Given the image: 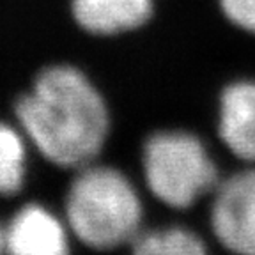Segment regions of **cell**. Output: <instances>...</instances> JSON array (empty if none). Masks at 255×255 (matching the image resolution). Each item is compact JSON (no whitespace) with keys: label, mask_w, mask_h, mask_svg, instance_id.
<instances>
[{"label":"cell","mask_w":255,"mask_h":255,"mask_svg":"<svg viewBox=\"0 0 255 255\" xmlns=\"http://www.w3.org/2000/svg\"><path fill=\"white\" fill-rule=\"evenodd\" d=\"M131 243V255H207L202 239L181 227L140 232Z\"/></svg>","instance_id":"cell-8"},{"label":"cell","mask_w":255,"mask_h":255,"mask_svg":"<svg viewBox=\"0 0 255 255\" xmlns=\"http://www.w3.org/2000/svg\"><path fill=\"white\" fill-rule=\"evenodd\" d=\"M66 216L76 238L96 250L126 245L140 234L142 204L117 168H84L71 183Z\"/></svg>","instance_id":"cell-2"},{"label":"cell","mask_w":255,"mask_h":255,"mask_svg":"<svg viewBox=\"0 0 255 255\" xmlns=\"http://www.w3.org/2000/svg\"><path fill=\"white\" fill-rule=\"evenodd\" d=\"M220 136L238 158L255 161V82H236L220 98Z\"/></svg>","instance_id":"cell-6"},{"label":"cell","mask_w":255,"mask_h":255,"mask_svg":"<svg viewBox=\"0 0 255 255\" xmlns=\"http://www.w3.org/2000/svg\"><path fill=\"white\" fill-rule=\"evenodd\" d=\"M211 225L236 255H255V170L231 175L216 188Z\"/></svg>","instance_id":"cell-4"},{"label":"cell","mask_w":255,"mask_h":255,"mask_svg":"<svg viewBox=\"0 0 255 255\" xmlns=\"http://www.w3.org/2000/svg\"><path fill=\"white\" fill-rule=\"evenodd\" d=\"M16 117L37 151L59 167L87 165L108 135L103 98L84 73L68 64L37 75L16 103Z\"/></svg>","instance_id":"cell-1"},{"label":"cell","mask_w":255,"mask_h":255,"mask_svg":"<svg viewBox=\"0 0 255 255\" xmlns=\"http://www.w3.org/2000/svg\"><path fill=\"white\" fill-rule=\"evenodd\" d=\"M152 0H73V14L84 30L112 36L147 21Z\"/></svg>","instance_id":"cell-7"},{"label":"cell","mask_w":255,"mask_h":255,"mask_svg":"<svg viewBox=\"0 0 255 255\" xmlns=\"http://www.w3.org/2000/svg\"><path fill=\"white\" fill-rule=\"evenodd\" d=\"M220 5L236 27L255 34V0H220Z\"/></svg>","instance_id":"cell-10"},{"label":"cell","mask_w":255,"mask_h":255,"mask_svg":"<svg viewBox=\"0 0 255 255\" xmlns=\"http://www.w3.org/2000/svg\"><path fill=\"white\" fill-rule=\"evenodd\" d=\"M149 190L167 206L190 207L218 184V170L197 136L184 131L154 133L143 147Z\"/></svg>","instance_id":"cell-3"},{"label":"cell","mask_w":255,"mask_h":255,"mask_svg":"<svg viewBox=\"0 0 255 255\" xmlns=\"http://www.w3.org/2000/svg\"><path fill=\"white\" fill-rule=\"evenodd\" d=\"M2 252H4V231L0 229V255H2Z\"/></svg>","instance_id":"cell-11"},{"label":"cell","mask_w":255,"mask_h":255,"mask_svg":"<svg viewBox=\"0 0 255 255\" xmlns=\"http://www.w3.org/2000/svg\"><path fill=\"white\" fill-rule=\"evenodd\" d=\"M27 149L21 135L9 124L0 123V193L14 195L25 181Z\"/></svg>","instance_id":"cell-9"},{"label":"cell","mask_w":255,"mask_h":255,"mask_svg":"<svg viewBox=\"0 0 255 255\" xmlns=\"http://www.w3.org/2000/svg\"><path fill=\"white\" fill-rule=\"evenodd\" d=\"M7 255H69L66 229L60 220L39 204H27L4 231Z\"/></svg>","instance_id":"cell-5"}]
</instances>
